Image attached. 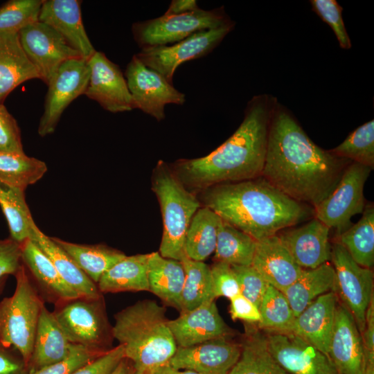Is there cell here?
Returning <instances> with one entry per match:
<instances>
[{
    "instance_id": "obj_47",
    "label": "cell",
    "mask_w": 374,
    "mask_h": 374,
    "mask_svg": "<svg viewBox=\"0 0 374 374\" xmlns=\"http://www.w3.org/2000/svg\"><path fill=\"white\" fill-rule=\"evenodd\" d=\"M124 358L123 346L118 344L71 374H110Z\"/></svg>"
},
{
    "instance_id": "obj_43",
    "label": "cell",
    "mask_w": 374,
    "mask_h": 374,
    "mask_svg": "<svg viewBox=\"0 0 374 374\" xmlns=\"http://www.w3.org/2000/svg\"><path fill=\"white\" fill-rule=\"evenodd\" d=\"M103 354L80 345L73 344L69 355L65 359L26 374H71Z\"/></svg>"
},
{
    "instance_id": "obj_49",
    "label": "cell",
    "mask_w": 374,
    "mask_h": 374,
    "mask_svg": "<svg viewBox=\"0 0 374 374\" xmlns=\"http://www.w3.org/2000/svg\"><path fill=\"white\" fill-rule=\"evenodd\" d=\"M231 318L243 321L249 324L257 325L261 319L259 308L241 294L230 299Z\"/></svg>"
},
{
    "instance_id": "obj_24",
    "label": "cell",
    "mask_w": 374,
    "mask_h": 374,
    "mask_svg": "<svg viewBox=\"0 0 374 374\" xmlns=\"http://www.w3.org/2000/svg\"><path fill=\"white\" fill-rule=\"evenodd\" d=\"M72 346L73 344L67 339L53 313L44 305L37 323L27 373L37 371L65 359Z\"/></svg>"
},
{
    "instance_id": "obj_33",
    "label": "cell",
    "mask_w": 374,
    "mask_h": 374,
    "mask_svg": "<svg viewBox=\"0 0 374 374\" xmlns=\"http://www.w3.org/2000/svg\"><path fill=\"white\" fill-rule=\"evenodd\" d=\"M220 217L210 208H199L186 232L184 252L187 257L204 262L215 249Z\"/></svg>"
},
{
    "instance_id": "obj_11",
    "label": "cell",
    "mask_w": 374,
    "mask_h": 374,
    "mask_svg": "<svg viewBox=\"0 0 374 374\" xmlns=\"http://www.w3.org/2000/svg\"><path fill=\"white\" fill-rule=\"evenodd\" d=\"M230 22L216 28L197 32L171 45L141 48L135 54L146 66L161 74L172 84L177 67L182 63L211 53L233 29Z\"/></svg>"
},
{
    "instance_id": "obj_54",
    "label": "cell",
    "mask_w": 374,
    "mask_h": 374,
    "mask_svg": "<svg viewBox=\"0 0 374 374\" xmlns=\"http://www.w3.org/2000/svg\"><path fill=\"white\" fill-rule=\"evenodd\" d=\"M134 369L132 363L124 358L110 374H132Z\"/></svg>"
},
{
    "instance_id": "obj_57",
    "label": "cell",
    "mask_w": 374,
    "mask_h": 374,
    "mask_svg": "<svg viewBox=\"0 0 374 374\" xmlns=\"http://www.w3.org/2000/svg\"><path fill=\"white\" fill-rule=\"evenodd\" d=\"M3 283H4V279H2L0 280V291L2 289Z\"/></svg>"
},
{
    "instance_id": "obj_22",
    "label": "cell",
    "mask_w": 374,
    "mask_h": 374,
    "mask_svg": "<svg viewBox=\"0 0 374 374\" xmlns=\"http://www.w3.org/2000/svg\"><path fill=\"white\" fill-rule=\"evenodd\" d=\"M251 266L272 287L283 292L301 274L299 266L277 235L257 241Z\"/></svg>"
},
{
    "instance_id": "obj_7",
    "label": "cell",
    "mask_w": 374,
    "mask_h": 374,
    "mask_svg": "<svg viewBox=\"0 0 374 374\" xmlns=\"http://www.w3.org/2000/svg\"><path fill=\"white\" fill-rule=\"evenodd\" d=\"M57 305L53 313L71 344L101 353L112 348V326L103 296L98 299L79 297Z\"/></svg>"
},
{
    "instance_id": "obj_16",
    "label": "cell",
    "mask_w": 374,
    "mask_h": 374,
    "mask_svg": "<svg viewBox=\"0 0 374 374\" xmlns=\"http://www.w3.org/2000/svg\"><path fill=\"white\" fill-rule=\"evenodd\" d=\"M241 353L240 343L222 337L188 347H177L168 364L199 374H229Z\"/></svg>"
},
{
    "instance_id": "obj_30",
    "label": "cell",
    "mask_w": 374,
    "mask_h": 374,
    "mask_svg": "<svg viewBox=\"0 0 374 374\" xmlns=\"http://www.w3.org/2000/svg\"><path fill=\"white\" fill-rule=\"evenodd\" d=\"M149 253L126 256L108 269L97 283L102 293L149 291Z\"/></svg>"
},
{
    "instance_id": "obj_25",
    "label": "cell",
    "mask_w": 374,
    "mask_h": 374,
    "mask_svg": "<svg viewBox=\"0 0 374 374\" xmlns=\"http://www.w3.org/2000/svg\"><path fill=\"white\" fill-rule=\"evenodd\" d=\"M39 79L21 45L18 33L0 32V104L21 83Z\"/></svg>"
},
{
    "instance_id": "obj_19",
    "label": "cell",
    "mask_w": 374,
    "mask_h": 374,
    "mask_svg": "<svg viewBox=\"0 0 374 374\" xmlns=\"http://www.w3.org/2000/svg\"><path fill=\"white\" fill-rule=\"evenodd\" d=\"M168 324L177 347H188L213 339L229 337L233 332L220 316L215 300L180 312Z\"/></svg>"
},
{
    "instance_id": "obj_5",
    "label": "cell",
    "mask_w": 374,
    "mask_h": 374,
    "mask_svg": "<svg viewBox=\"0 0 374 374\" xmlns=\"http://www.w3.org/2000/svg\"><path fill=\"white\" fill-rule=\"evenodd\" d=\"M152 190L161 207L163 225L159 253L164 258L180 261L185 255L187 230L200 203L161 162L154 172Z\"/></svg>"
},
{
    "instance_id": "obj_8",
    "label": "cell",
    "mask_w": 374,
    "mask_h": 374,
    "mask_svg": "<svg viewBox=\"0 0 374 374\" xmlns=\"http://www.w3.org/2000/svg\"><path fill=\"white\" fill-rule=\"evenodd\" d=\"M231 20L223 8H200L179 15L163 14L157 18L133 24L132 32L141 48L165 46L183 40L199 31L216 28Z\"/></svg>"
},
{
    "instance_id": "obj_36",
    "label": "cell",
    "mask_w": 374,
    "mask_h": 374,
    "mask_svg": "<svg viewBox=\"0 0 374 374\" xmlns=\"http://www.w3.org/2000/svg\"><path fill=\"white\" fill-rule=\"evenodd\" d=\"M180 261L185 271L180 312L193 310L206 301L215 300L210 266L202 261L189 258L186 253Z\"/></svg>"
},
{
    "instance_id": "obj_51",
    "label": "cell",
    "mask_w": 374,
    "mask_h": 374,
    "mask_svg": "<svg viewBox=\"0 0 374 374\" xmlns=\"http://www.w3.org/2000/svg\"><path fill=\"white\" fill-rule=\"evenodd\" d=\"M361 335L365 350L374 354V297L368 306L365 325Z\"/></svg>"
},
{
    "instance_id": "obj_53",
    "label": "cell",
    "mask_w": 374,
    "mask_h": 374,
    "mask_svg": "<svg viewBox=\"0 0 374 374\" xmlns=\"http://www.w3.org/2000/svg\"><path fill=\"white\" fill-rule=\"evenodd\" d=\"M152 374H199L197 373L188 371V370H179L173 368L168 364L163 365L156 369Z\"/></svg>"
},
{
    "instance_id": "obj_18",
    "label": "cell",
    "mask_w": 374,
    "mask_h": 374,
    "mask_svg": "<svg viewBox=\"0 0 374 374\" xmlns=\"http://www.w3.org/2000/svg\"><path fill=\"white\" fill-rule=\"evenodd\" d=\"M330 228L316 217L299 227H289L276 235L296 264L314 269L330 260Z\"/></svg>"
},
{
    "instance_id": "obj_9",
    "label": "cell",
    "mask_w": 374,
    "mask_h": 374,
    "mask_svg": "<svg viewBox=\"0 0 374 374\" xmlns=\"http://www.w3.org/2000/svg\"><path fill=\"white\" fill-rule=\"evenodd\" d=\"M371 170L358 163L348 164L335 188L313 208L314 217L334 229L338 237L353 224L354 215L364 212V188Z\"/></svg>"
},
{
    "instance_id": "obj_56",
    "label": "cell",
    "mask_w": 374,
    "mask_h": 374,
    "mask_svg": "<svg viewBox=\"0 0 374 374\" xmlns=\"http://www.w3.org/2000/svg\"><path fill=\"white\" fill-rule=\"evenodd\" d=\"M153 373H148V372H141V371H134L132 374H152Z\"/></svg>"
},
{
    "instance_id": "obj_41",
    "label": "cell",
    "mask_w": 374,
    "mask_h": 374,
    "mask_svg": "<svg viewBox=\"0 0 374 374\" xmlns=\"http://www.w3.org/2000/svg\"><path fill=\"white\" fill-rule=\"evenodd\" d=\"M44 0H10L0 7V32L19 33L39 19Z\"/></svg>"
},
{
    "instance_id": "obj_34",
    "label": "cell",
    "mask_w": 374,
    "mask_h": 374,
    "mask_svg": "<svg viewBox=\"0 0 374 374\" xmlns=\"http://www.w3.org/2000/svg\"><path fill=\"white\" fill-rule=\"evenodd\" d=\"M256 244L257 241L251 236L222 220L214 251L215 262L230 265H251Z\"/></svg>"
},
{
    "instance_id": "obj_1",
    "label": "cell",
    "mask_w": 374,
    "mask_h": 374,
    "mask_svg": "<svg viewBox=\"0 0 374 374\" xmlns=\"http://www.w3.org/2000/svg\"><path fill=\"white\" fill-rule=\"evenodd\" d=\"M314 144L292 115L275 104L262 177L313 208L335 188L348 164Z\"/></svg>"
},
{
    "instance_id": "obj_13",
    "label": "cell",
    "mask_w": 374,
    "mask_h": 374,
    "mask_svg": "<svg viewBox=\"0 0 374 374\" xmlns=\"http://www.w3.org/2000/svg\"><path fill=\"white\" fill-rule=\"evenodd\" d=\"M89 76L87 60L82 57L67 60L60 66L48 84L44 111L38 127L41 136L55 131L67 106L84 93Z\"/></svg>"
},
{
    "instance_id": "obj_23",
    "label": "cell",
    "mask_w": 374,
    "mask_h": 374,
    "mask_svg": "<svg viewBox=\"0 0 374 374\" xmlns=\"http://www.w3.org/2000/svg\"><path fill=\"white\" fill-rule=\"evenodd\" d=\"M337 303L334 292L319 296L296 317L292 332L328 355Z\"/></svg>"
},
{
    "instance_id": "obj_48",
    "label": "cell",
    "mask_w": 374,
    "mask_h": 374,
    "mask_svg": "<svg viewBox=\"0 0 374 374\" xmlns=\"http://www.w3.org/2000/svg\"><path fill=\"white\" fill-rule=\"evenodd\" d=\"M22 264L21 244L10 238L0 240V280L15 276Z\"/></svg>"
},
{
    "instance_id": "obj_50",
    "label": "cell",
    "mask_w": 374,
    "mask_h": 374,
    "mask_svg": "<svg viewBox=\"0 0 374 374\" xmlns=\"http://www.w3.org/2000/svg\"><path fill=\"white\" fill-rule=\"evenodd\" d=\"M23 359L14 356L7 348L0 346V374H26Z\"/></svg>"
},
{
    "instance_id": "obj_4",
    "label": "cell",
    "mask_w": 374,
    "mask_h": 374,
    "mask_svg": "<svg viewBox=\"0 0 374 374\" xmlns=\"http://www.w3.org/2000/svg\"><path fill=\"white\" fill-rule=\"evenodd\" d=\"M114 339L124 348L134 371L153 373L169 362L177 346L166 308L155 301H139L114 315Z\"/></svg>"
},
{
    "instance_id": "obj_14",
    "label": "cell",
    "mask_w": 374,
    "mask_h": 374,
    "mask_svg": "<svg viewBox=\"0 0 374 374\" xmlns=\"http://www.w3.org/2000/svg\"><path fill=\"white\" fill-rule=\"evenodd\" d=\"M26 55L47 85L66 61L82 57L65 39L48 25L35 21L19 33Z\"/></svg>"
},
{
    "instance_id": "obj_38",
    "label": "cell",
    "mask_w": 374,
    "mask_h": 374,
    "mask_svg": "<svg viewBox=\"0 0 374 374\" xmlns=\"http://www.w3.org/2000/svg\"><path fill=\"white\" fill-rule=\"evenodd\" d=\"M47 166L24 152H0V182L25 190L39 180Z\"/></svg>"
},
{
    "instance_id": "obj_45",
    "label": "cell",
    "mask_w": 374,
    "mask_h": 374,
    "mask_svg": "<svg viewBox=\"0 0 374 374\" xmlns=\"http://www.w3.org/2000/svg\"><path fill=\"white\" fill-rule=\"evenodd\" d=\"M210 267L215 299L220 296L230 299L240 294L238 281L231 265L215 262Z\"/></svg>"
},
{
    "instance_id": "obj_15",
    "label": "cell",
    "mask_w": 374,
    "mask_h": 374,
    "mask_svg": "<svg viewBox=\"0 0 374 374\" xmlns=\"http://www.w3.org/2000/svg\"><path fill=\"white\" fill-rule=\"evenodd\" d=\"M267 348L290 374H339L328 355L292 333H267Z\"/></svg>"
},
{
    "instance_id": "obj_35",
    "label": "cell",
    "mask_w": 374,
    "mask_h": 374,
    "mask_svg": "<svg viewBox=\"0 0 374 374\" xmlns=\"http://www.w3.org/2000/svg\"><path fill=\"white\" fill-rule=\"evenodd\" d=\"M351 258L362 267L371 269L374 264V208L366 206L360 220L339 237Z\"/></svg>"
},
{
    "instance_id": "obj_46",
    "label": "cell",
    "mask_w": 374,
    "mask_h": 374,
    "mask_svg": "<svg viewBox=\"0 0 374 374\" xmlns=\"http://www.w3.org/2000/svg\"><path fill=\"white\" fill-rule=\"evenodd\" d=\"M0 152H24L18 124L3 103L0 104Z\"/></svg>"
},
{
    "instance_id": "obj_32",
    "label": "cell",
    "mask_w": 374,
    "mask_h": 374,
    "mask_svg": "<svg viewBox=\"0 0 374 374\" xmlns=\"http://www.w3.org/2000/svg\"><path fill=\"white\" fill-rule=\"evenodd\" d=\"M51 238L96 285L108 269L126 256L122 251L104 244H80Z\"/></svg>"
},
{
    "instance_id": "obj_28",
    "label": "cell",
    "mask_w": 374,
    "mask_h": 374,
    "mask_svg": "<svg viewBox=\"0 0 374 374\" xmlns=\"http://www.w3.org/2000/svg\"><path fill=\"white\" fill-rule=\"evenodd\" d=\"M148 278L150 292L166 305L181 311L185 280V271L181 261L164 258L159 252L149 253Z\"/></svg>"
},
{
    "instance_id": "obj_6",
    "label": "cell",
    "mask_w": 374,
    "mask_h": 374,
    "mask_svg": "<svg viewBox=\"0 0 374 374\" xmlns=\"http://www.w3.org/2000/svg\"><path fill=\"white\" fill-rule=\"evenodd\" d=\"M13 294L0 302V346L13 348L27 365L30 359L42 302L24 265L15 275Z\"/></svg>"
},
{
    "instance_id": "obj_10",
    "label": "cell",
    "mask_w": 374,
    "mask_h": 374,
    "mask_svg": "<svg viewBox=\"0 0 374 374\" xmlns=\"http://www.w3.org/2000/svg\"><path fill=\"white\" fill-rule=\"evenodd\" d=\"M330 260L335 275L334 292L362 332L366 310L373 297V272L355 262L338 241L331 247Z\"/></svg>"
},
{
    "instance_id": "obj_39",
    "label": "cell",
    "mask_w": 374,
    "mask_h": 374,
    "mask_svg": "<svg viewBox=\"0 0 374 374\" xmlns=\"http://www.w3.org/2000/svg\"><path fill=\"white\" fill-rule=\"evenodd\" d=\"M260 321L256 325L267 333L292 332L295 315L284 294L269 285L259 305Z\"/></svg>"
},
{
    "instance_id": "obj_3",
    "label": "cell",
    "mask_w": 374,
    "mask_h": 374,
    "mask_svg": "<svg viewBox=\"0 0 374 374\" xmlns=\"http://www.w3.org/2000/svg\"><path fill=\"white\" fill-rule=\"evenodd\" d=\"M204 190V206L256 241L314 215V208L288 197L262 176Z\"/></svg>"
},
{
    "instance_id": "obj_42",
    "label": "cell",
    "mask_w": 374,
    "mask_h": 374,
    "mask_svg": "<svg viewBox=\"0 0 374 374\" xmlns=\"http://www.w3.org/2000/svg\"><path fill=\"white\" fill-rule=\"evenodd\" d=\"M312 10L327 23L334 31L340 46L351 47V42L342 19V8L335 0H311Z\"/></svg>"
},
{
    "instance_id": "obj_21",
    "label": "cell",
    "mask_w": 374,
    "mask_h": 374,
    "mask_svg": "<svg viewBox=\"0 0 374 374\" xmlns=\"http://www.w3.org/2000/svg\"><path fill=\"white\" fill-rule=\"evenodd\" d=\"M80 4L78 0H44L38 21L53 28L88 60L96 51L84 29Z\"/></svg>"
},
{
    "instance_id": "obj_26",
    "label": "cell",
    "mask_w": 374,
    "mask_h": 374,
    "mask_svg": "<svg viewBox=\"0 0 374 374\" xmlns=\"http://www.w3.org/2000/svg\"><path fill=\"white\" fill-rule=\"evenodd\" d=\"M29 239L48 256L62 278L79 297L98 299L103 296L97 285L84 273L64 250L51 238L42 232L35 223L33 224Z\"/></svg>"
},
{
    "instance_id": "obj_31",
    "label": "cell",
    "mask_w": 374,
    "mask_h": 374,
    "mask_svg": "<svg viewBox=\"0 0 374 374\" xmlns=\"http://www.w3.org/2000/svg\"><path fill=\"white\" fill-rule=\"evenodd\" d=\"M248 325L240 343V357L229 374H290L270 354L265 335L258 327Z\"/></svg>"
},
{
    "instance_id": "obj_12",
    "label": "cell",
    "mask_w": 374,
    "mask_h": 374,
    "mask_svg": "<svg viewBox=\"0 0 374 374\" xmlns=\"http://www.w3.org/2000/svg\"><path fill=\"white\" fill-rule=\"evenodd\" d=\"M125 77L134 109H139L158 121L165 118L168 104L181 105L185 95L176 89L161 74L150 69L134 55L127 64Z\"/></svg>"
},
{
    "instance_id": "obj_40",
    "label": "cell",
    "mask_w": 374,
    "mask_h": 374,
    "mask_svg": "<svg viewBox=\"0 0 374 374\" xmlns=\"http://www.w3.org/2000/svg\"><path fill=\"white\" fill-rule=\"evenodd\" d=\"M335 156L374 167V121L357 127L337 147L330 150Z\"/></svg>"
},
{
    "instance_id": "obj_27",
    "label": "cell",
    "mask_w": 374,
    "mask_h": 374,
    "mask_svg": "<svg viewBox=\"0 0 374 374\" xmlns=\"http://www.w3.org/2000/svg\"><path fill=\"white\" fill-rule=\"evenodd\" d=\"M21 260L38 285L56 305L79 298L62 278L48 256L31 240L21 244Z\"/></svg>"
},
{
    "instance_id": "obj_44",
    "label": "cell",
    "mask_w": 374,
    "mask_h": 374,
    "mask_svg": "<svg viewBox=\"0 0 374 374\" xmlns=\"http://www.w3.org/2000/svg\"><path fill=\"white\" fill-rule=\"evenodd\" d=\"M238 281L240 294L258 308L269 285L251 265H231Z\"/></svg>"
},
{
    "instance_id": "obj_55",
    "label": "cell",
    "mask_w": 374,
    "mask_h": 374,
    "mask_svg": "<svg viewBox=\"0 0 374 374\" xmlns=\"http://www.w3.org/2000/svg\"><path fill=\"white\" fill-rule=\"evenodd\" d=\"M361 374H374V354L366 350L365 362Z\"/></svg>"
},
{
    "instance_id": "obj_37",
    "label": "cell",
    "mask_w": 374,
    "mask_h": 374,
    "mask_svg": "<svg viewBox=\"0 0 374 374\" xmlns=\"http://www.w3.org/2000/svg\"><path fill=\"white\" fill-rule=\"evenodd\" d=\"M0 206L8 225L10 238L20 244L29 239L35 222L24 190L0 182Z\"/></svg>"
},
{
    "instance_id": "obj_20",
    "label": "cell",
    "mask_w": 374,
    "mask_h": 374,
    "mask_svg": "<svg viewBox=\"0 0 374 374\" xmlns=\"http://www.w3.org/2000/svg\"><path fill=\"white\" fill-rule=\"evenodd\" d=\"M328 355L339 374H361L366 350L361 332L349 311L337 303Z\"/></svg>"
},
{
    "instance_id": "obj_52",
    "label": "cell",
    "mask_w": 374,
    "mask_h": 374,
    "mask_svg": "<svg viewBox=\"0 0 374 374\" xmlns=\"http://www.w3.org/2000/svg\"><path fill=\"white\" fill-rule=\"evenodd\" d=\"M199 8L195 0H173L164 14L179 15L193 11Z\"/></svg>"
},
{
    "instance_id": "obj_17",
    "label": "cell",
    "mask_w": 374,
    "mask_h": 374,
    "mask_svg": "<svg viewBox=\"0 0 374 374\" xmlns=\"http://www.w3.org/2000/svg\"><path fill=\"white\" fill-rule=\"evenodd\" d=\"M87 63L90 76L84 94L112 113L133 109L132 96L119 66L99 51Z\"/></svg>"
},
{
    "instance_id": "obj_29",
    "label": "cell",
    "mask_w": 374,
    "mask_h": 374,
    "mask_svg": "<svg viewBox=\"0 0 374 374\" xmlns=\"http://www.w3.org/2000/svg\"><path fill=\"white\" fill-rule=\"evenodd\" d=\"M335 284V270L328 262L314 269H303L283 293L297 317L319 296L334 292Z\"/></svg>"
},
{
    "instance_id": "obj_2",
    "label": "cell",
    "mask_w": 374,
    "mask_h": 374,
    "mask_svg": "<svg viewBox=\"0 0 374 374\" xmlns=\"http://www.w3.org/2000/svg\"><path fill=\"white\" fill-rule=\"evenodd\" d=\"M275 104L266 96L253 97L235 132L206 156L178 161L176 177L184 185L201 189L261 177Z\"/></svg>"
}]
</instances>
